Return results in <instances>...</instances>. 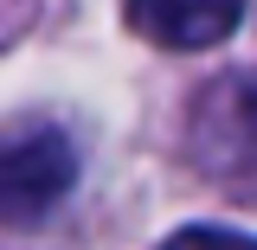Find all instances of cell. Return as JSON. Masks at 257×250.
Here are the masks:
<instances>
[{
  "instance_id": "obj_1",
  "label": "cell",
  "mask_w": 257,
  "mask_h": 250,
  "mask_svg": "<svg viewBox=\"0 0 257 250\" xmlns=\"http://www.w3.org/2000/svg\"><path fill=\"white\" fill-rule=\"evenodd\" d=\"M187 154L206 180L231 186V199H257V71L219 77L193 103Z\"/></svg>"
},
{
  "instance_id": "obj_3",
  "label": "cell",
  "mask_w": 257,
  "mask_h": 250,
  "mask_svg": "<svg viewBox=\"0 0 257 250\" xmlns=\"http://www.w3.org/2000/svg\"><path fill=\"white\" fill-rule=\"evenodd\" d=\"M251 0H122L128 26L161 52H212L238 32Z\"/></svg>"
},
{
  "instance_id": "obj_2",
  "label": "cell",
  "mask_w": 257,
  "mask_h": 250,
  "mask_svg": "<svg viewBox=\"0 0 257 250\" xmlns=\"http://www.w3.org/2000/svg\"><path fill=\"white\" fill-rule=\"evenodd\" d=\"M71 186H77V148L58 128H26L0 141V218L7 224L52 218Z\"/></svg>"
},
{
  "instance_id": "obj_4",
  "label": "cell",
  "mask_w": 257,
  "mask_h": 250,
  "mask_svg": "<svg viewBox=\"0 0 257 250\" xmlns=\"http://www.w3.org/2000/svg\"><path fill=\"white\" fill-rule=\"evenodd\" d=\"M161 250H257V237H244V231H219V224H187V231H174Z\"/></svg>"
}]
</instances>
